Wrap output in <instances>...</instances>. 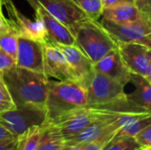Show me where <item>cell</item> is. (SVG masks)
Masks as SVG:
<instances>
[{
    "label": "cell",
    "instance_id": "cell-28",
    "mask_svg": "<svg viewBox=\"0 0 151 150\" xmlns=\"http://www.w3.org/2000/svg\"><path fill=\"white\" fill-rule=\"evenodd\" d=\"M134 4L139 9L143 19L151 17V0H134Z\"/></svg>",
    "mask_w": 151,
    "mask_h": 150
},
{
    "label": "cell",
    "instance_id": "cell-39",
    "mask_svg": "<svg viewBox=\"0 0 151 150\" xmlns=\"http://www.w3.org/2000/svg\"><path fill=\"white\" fill-rule=\"evenodd\" d=\"M29 2H31V1H35V0H28Z\"/></svg>",
    "mask_w": 151,
    "mask_h": 150
},
{
    "label": "cell",
    "instance_id": "cell-27",
    "mask_svg": "<svg viewBox=\"0 0 151 150\" xmlns=\"http://www.w3.org/2000/svg\"><path fill=\"white\" fill-rule=\"evenodd\" d=\"M116 134V133H115ZM115 134H111L107 135L104 137H102L98 140H96L94 141H91L88 144H85L84 150H103L104 146L109 142V141L115 135Z\"/></svg>",
    "mask_w": 151,
    "mask_h": 150
},
{
    "label": "cell",
    "instance_id": "cell-2",
    "mask_svg": "<svg viewBox=\"0 0 151 150\" xmlns=\"http://www.w3.org/2000/svg\"><path fill=\"white\" fill-rule=\"evenodd\" d=\"M70 30L75 38V45L93 64L118 46V42L97 20L86 18L75 24Z\"/></svg>",
    "mask_w": 151,
    "mask_h": 150
},
{
    "label": "cell",
    "instance_id": "cell-25",
    "mask_svg": "<svg viewBox=\"0 0 151 150\" xmlns=\"http://www.w3.org/2000/svg\"><path fill=\"white\" fill-rule=\"evenodd\" d=\"M16 65V59L13 58L11 55L7 54L4 50H0V78L3 74Z\"/></svg>",
    "mask_w": 151,
    "mask_h": 150
},
{
    "label": "cell",
    "instance_id": "cell-12",
    "mask_svg": "<svg viewBox=\"0 0 151 150\" xmlns=\"http://www.w3.org/2000/svg\"><path fill=\"white\" fill-rule=\"evenodd\" d=\"M149 47L136 42H118L119 54L132 73L145 77L150 67Z\"/></svg>",
    "mask_w": 151,
    "mask_h": 150
},
{
    "label": "cell",
    "instance_id": "cell-6",
    "mask_svg": "<svg viewBox=\"0 0 151 150\" xmlns=\"http://www.w3.org/2000/svg\"><path fill=\"white\" fill-rule=\"evenodd\" d=\"M124 86L106 76L95 71L91 80L87 85L88 105L104 104L112 102L127 95Z\"/></svg>",
    "mask_w": 151,
    "mask_h": 150
},
{
    "label": "cell",
    "instance_id": "cell-41",
    "mask_svg": "<svg viewBox=\"0 0 151 150\" xmlns=\"http://www.w3.org/2000/svg\"><path fill=\"white\" fill-rule=\"evenodd\" d=\"M0 79H1V78H0Z\"/></svg>",
    "mask_w": 151,
    "mask_h": 150
},
{
    "label": "cell",
    "instance_id": "cell-32",
    "mask_svg": "<svg viewBox=\"0 0 151 150\" xmlns=\"http://www.w3.org/2000/svg\"><path fill=\"white\" fill-rule=\"evenodd\" d=\"M15 135H13L7 128H5L3 125L0 124V141L7 139V138H12Z\"/></svg>",
    "mask_w": 151,
    "mask_h": 150
},
{
    "label": "cell",
    "instance_id": "cell-35",
    "mask_svg": "<svg viewBox=\"0 0 151 150\" xmlns=\"http://www.w3.org/2000/svg\"><path fill=\"white\" fill-rule=\"evenodd\" d=\"M145 78L147 79V80L150 82L151 84V66L150 67V70H149V72H148V73H147V75L145 76Z\"/></svg>",
    "mask_w": 151,
    "mask_h": 150
},
{
    "label": "cell",
    "instance_id": "cell-26",
    "mask_svg": "<svg viewBox=\"0 0 151 150\" xmlns=\"http://www.w3.org/2000/svg\"><path fill=\"white\" fill-rule=\"evenodd\" d=\"M134 138L142 147H151V125L141 130Z\"/></svg>",
    "mask_w": 151,
    "mask_h": 150
},
{
    "label": "cell",
    "instance_id": "cell-30",
    "mask_svg": "<svg viewBox=\"0 0 151 150\" xmlns=\"http://www.w3.org/2000/svg\"><path fill=\"white\" fill-rule=\"evenodd\" d=\"M2 0H0V34L7 31L8 29H10L12 27L10 26V24L8 23L7 18L4 17V13H3V8H2Z\"/></svg>",
    "mask_w": 151,
    "mask_h": 150
},
{
    "label": "cell",
    "instance_id": "cell-20",
    "mask_svg": "<svg viewBox=\"0 0 151 150\" xmlns=\"http://www.w3.org/2000/svg\"><path fill=\"white\" fill-rule=\"evenodd\" d=\"M65 140L60 131L49 121L37 150H64Z\"/></svg>",
    "mask_w": 151,
    "mask_h": 150
},
{
    "label": "cell",
    "instance_id": "cell-4",
    "mask_svg": "<svg viewBox=\"0 0 151 150\" xmlns=\"http://www.w3.org/2000/svg\"><path fill=\"white\" fill-rule=\"evenodd\" d=\"M115 111L113 101L97 105H86L69 111L50 121L61 133L65 140H68L92 123L103 119L109 111Z\"/></svg>",
    "mask_w": 151,
    "mask_h": 150
},
{
    "label": "cell",
    "instance_id": "cell-17",
    "mask_svg": "<svg viewBox=\"0 0 151 150\" xmlns=\"http://www.w3.org/2000/svg\"><path fill=\"white\" fill-rule=\"evenodd\" d=\"M102 17L104 19L118 24H131L142 19V13L134 3L122 4L103 10Z\"/></svg>",
    "mask_w": 151,
    "mask_h": 150
},
{
    "label": "cell",
    "instance_id": "cell-36",
    "mask_svg": "<svg viewBox=\"0 0 151 150\" xmlns=\"http://www.w3.org/2000/svg\"><path fill=\"white\" fill-rule=\"evenodd\" d=\"M139 150H151V147H142Z\"/></svg>",
    "mask_w": 151,
    "mask_h": 150
},
{
    "label": "cell",
    "instance_id": "cell-1",
    "mask_svg": "<svg viewBox=\"0 0 151 150\" xmlns=\"http://www.w3.org/2000/svg\"><path fill=\"white\" fill-rule=\"evenodd\" d=\"M2 80L16 107L23 105L46 107L50 80L43 73L15 65L3 74Z\"/></svg>",
    "mask_w": 151,
    "mask_h": 150
},
{
    "label": "cell",
    "instance_id": "cell-24",
    "mask_svg": "<svg viewBox=\"0 0 151 150\" xmlns=\"http://www.w3.org/2000/svg\"><path fill=\"white\" fill-rule=\"evenodd\" d=\"M16 109V104L14 103L4 82L2 78L0 79V112L11 111Z\"/></svg>",
    "mask_w": 151,
    "mask_h": 150
},
{
    "label": "cell",
    "instance_id": "cell-31",
    "mask_svg": "<svg viewBox=\"0 0 151 150\" xmlns=\"http://www.w3.org/2000/svg\"><path fill=\"white\" fill-rule=\"evenodd\" d=\"M104 9L127 3H134V0H101Z\"/></svg>",
    "mask_w": 151,
    "mask_h": 150
},
{
    "label": "cell",
    "instance_id": "cell-9",
    "mask_svg": "<svg viewBox=\"0 0 151 150\" xmlns=\"http://www.w3.org/2000/svg\"><path fill=\"white\" fill-rule=\"evenodd\" d=\"M43 42L18 36L16 65L44 74Z\"/></svg>",
    "mask_w": 151,
    "mask_h": 150
},
{
    "label": "cell",
    "instance_id": "cell-33",
    "mask_svg": "<svg viewBox=\"0 0 151 150\" xmlns=\"http://www.w3.org/2000/svg\"><path fill=\"white\" fill-rule=\"evenodd\" d=\"M85 145L76 144V145H65L64 150H84Z\"/></svg>",
    "mask_w": 151,
    "mask_h": 150
},
{
    "label": "cell",
    "instance_id": "cell-8",
    "mask_svg": "<svg viewBox=\"0 0 151 150\" xmlns=\"http://www.w3.org/2000/svg\"><path fill=\"white\" fill-rule=\"evenodd\" d=\"M103 27L118 42H136L151 49V36L144 19L131 24H118L103 19Z\"/></svg>",
    "mask_w": 151,
    "mask_h": 150
},
{
    "label": "cell",
    "instance_id": "cell-15",
    "mask_svg": "<svg viewBox=\"0 0 151 150\" xmlns=\"http://www.w3.org/2000/svg\"><path fill=\"white\" fill-rule=\"evenodd\" d=\"M94 69L118 81L124 87L130 82L131 72L125 65L117 48L111 50L99 61L94 64Z\"/></svg>",
    "mask_w": 151,
    "mask_h": 150
},
{
    "label": "cell",
    "instance_id": "cell-3",
    "mask_svg": "<svg viewBox=\"0 0 151 150\" xmlns=\"http://www.w3.org/2000/svg\"><path fill=\"white\" fill-rule=\"evenodd\" d=\"M88 105L87 88L76 80H50L46 99L48 120L76 108Z\"/></svg>",
    "mask_w": 151,
    "mask_h": 150
},
{
    "label": "cell",
    "instance_id": "cell-5",
    "mask_svg": "<svg viewBox=\"0 0 151 150\" xmlns=\"http://www.w3.org/2000/svg\"><path fill=\"white\" fill-rule=\"evenodd\" d=\"M46 121H48L46 107L23 105L0 112V124L15 136H19L31 126L42 125Z\"/></svg>",
    "mask_w": 151,
    "mask_h": 150
},
{
    "label": "cell",
    "instance_id": "cell-21",
    "mask_svg": "<svg viewBox=\"0 0 151 150\" xmlns=\"http://www.w3.org/2000/svg\"><path fill=\"white\" fill-rule=\"evenodd\" d=\"M142 146L132 136H119L115 134L103 150H139Z\"/></svg>",
    "mask_w": 151,
    "mask_h": 150
},
{
    "label": "cell",
    "instance_id": "cell-16",
    "mask_svg": "<svg viewBox=\"0 0 151 150\" xmlns=\"http://www.w3.org/2000/svg\"><path fill=\"white\" fill-rule=\"evenodd\" d=\"M119 131V127L107 118L97 120L73 137L65 141V145L88 144L91 141L98 140L102 137L115 134Z\"/></svg>",
    "mask_w": 151,
    "mask_h": 150
},
{
    "label": "cell",
    "instance_id": "cell-29",
    "mask_svg": "<svg viewBox=\"0 0 151 150\" xmlns=\"http://www.w3.org/2000/svg\"><path fill=\"white\" fill-rule=\"evenodd\" d=\"M18 136L0 141V150H12L17 145Z\"/></svg>",
    "mask_w": 151,
    "mask_h": 150
},
{
    "label": "cell",
    "instance_id": "cell-40",
    "mask_svg": "<svg viewBox=\"0 0 151 150\" xmlns=\"http://www.w3.org/2000/svg\"><path fill=\"white\" fill-rule=\"evenodd\" d=\"M150 36H151V33H150Z\"/></svg>",
    "mask_w": 151,
    "mask_h": 150
},
{
    "label": "cell",
    "instance_id": "cell-19",
    "mask_svg": "<svg viewBox=\"0 0 151 150\" xmlns=\"http://www.w3.org/2000/svg\"><path fill=\"white\" fill-rule=\"evenodd\" d=\"M48 124L49 120L42 125L31 126L19 134L17 141V149L37 150Z\"/></svg>",
    "mask_w": 151,
    "mask_h": 150
},
{
    "label": "cell",
    "instance_id": "cell-10",
    "mask_svg": "<svg viewBox=\"0 0 151 150\" xmlns=\"http://www.w3.org/2000/svg\"><path fill=\"white\" fill-rule=\"evenodd\" d=\"M30 4L35 11V17L44 26L49 42L60 45H75V38L65 25L50 14L36 1H31Z\"/></svg>",
    "mask_w": 151,
    "mask_h": 150
},
{
    "label": "cell",
    "instance_id": "cell-7",
    "mask_svg": "<svg viewBox=\"0 0 151 150\" xmlns=\"http://www.w3.org/2000/svg\"><path fill=\"white\" fill-rule=\"evenodd\" d=\"M2 4L8 15V23L18 35L43 42H49L44 26L38 18L35 17L34 20L27 18L17 9L12 0H2Z\"/></svg>",
    "mask_w": 151,
    "mask_h": 150
},
{
    "label": "cell",
    "instance_id": "cell-13",
    "mask_svg": "<svg viewBox=\"0 0 151 150\" xmlns=\"http://www.w3.org/2000/svg\"><path fill=\"white\" fill-rule=\"evenodd\" d=\"M44 47V75L58 80H75L70 66L56 43L46 42Z\"/></svg>",
    "mask_w": 151,
    "mask_h": 150
},
{
    "label": "cell",
    "instance_id": "cell-38",
    "mask_svg": "<svg viewBox=\"0 0 151 150\" xmlns=\"http://www.w3.org/2000/svg\"><path fill=\"white\" fill-rule=\"evenodd\" d=\"M12 150H18V149H17V145H16V147H15V148H14V149H13Z\"/></svg>",
    "mask_w": 151,
    "mask_h": 150
},
{
    "label": "cell",
    "instance_id": "cell-37",
    "mask_svg": "<svg viewBox=\"0 0 151 150\" xmlns=\"http://www.w3.org/2000/svg\"><path fill=\"white\" fill-rule=\"evenodd\" d=\"M148 54H149V57H150V66H151V49H149V50H148Z\"/></svg>",
    "mask_w": 151,
    "mask_h": 150
},
{
    "label": "cell",
    "instance_id": "cell-23",
    "mask_svg": "<svg viewBox=\"0 0 151 150\" xmlns=\"http://www.w3.org/2000/svg\"><path fill=\"white\" fill-rule=\"evenodd\" d=\"M18 34L12 27L0 34V50L11 55L15 59L18 49Z\"/></svg>",
    "mask_w": 151,
    "mask_h": 150
},
{
    "label": "cell",
    "instance_id": "cell-22",
    "mask_svg": "<svg viewBox=\"0 0 151 150\" xmlns=\"http://www.w3.org/2000/svg\"><path fill=\"white\" fill-rule=\"evenodd\" d=\"M73 2L88 19L97 20L102 16L104 7L101 0H73Z\"/></svg>",
    "mask_w": 151,
    "mask_h": 150
},
{
    "label": "cell",
    "instance_id": "cell-11",
    "mask_svg": "<svg viewBox=\"0 0 151 150\" xmlns=\"http://www.w3.org/2000/svg\"><path fill=\"white\" fill-rule=\"evenodd\" d=\"M57 45L64 54L74 79L87 88L95 72L93 62L76 45Z\"/></svg>",
    "mask_w": 151,
    "mask_h": 150
},
{
    "label": "cell",
    "instance_id": "cell-34",
    "mask_svg": "<svg viewBox=\"0 0 151 150\" xmlns=\"http://www.w3.org/2000/svg\"><path fill=\"white\" fill-rule=\"evenodd\" d=\"M144 21H145L146 25H147V26H148V27H149L150 33H151V17H150L148 19H144Z\"/></svg>",
    "mask_w": 151,
    "mask_h": 150
},
{
    "label": "cell",
    "instance_id": "cell-14",
    "mask_svg": "<svg viewBox=\"0 0 151 150\" xmlns=\"http://www.w3.org/2000/svg\"><path fill=\"white\" fill-rule=\"evenodd\" d=\"M50 14L71 29L79 21L88 18L73 0H35Z\"/></svg>",
    "mask_w": 151,
    "mask_h": 150
},
{
    "label": "cell",
    "instance_id": "cell-18",
    "mask_svg": "<svg viewBox=\"0 0 151 150\" xmlns=\"http://www.w3.org/2000/svg\"><path fill=\"white\" fill-rule=\"evenodd\" d=\"M130 82L134 85V89L132 93L127 94L128 99L135 105L151 113L150 83L147 80L145 77L132 72Z\"/></svg>",
    "mask_w": 151,
    "mask_h": 150
}]
</instances>
